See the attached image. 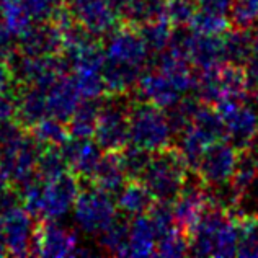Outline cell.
<instances>
[{
	"instance_id": "1",
	"label": "cell",
	"mask_w": 258,
	"mask_h": 258,
	"mask_svg": "<svg viewBox=\"0 0 258 258\" xmlns=\"http://www.w3.org/2000/svg\"><path fill=\"white\" fill-rule=\"evenodd\" d=\"M239 234L240 216L208 206L188 234L189 253L198 256H235Z\"/></svg>"
},
{
	"instance_id": "2",
	"label": "cell",
	"mask_w": 258,
	"mask_h": 258,
	"mask_svg": "<svg viewBox=\"0 0 258 258\" xmlns=\"http://www.w3.org/2000/svg\"><path fill=\"white\" fill-rule=\"evenodd\" d=\"M188 165L176 149L167 147L154 152L151 162L142 173L141 181L154 196V200L172 203L188 180Z\"/></svg>"
},
{
	"instance_id": "3",
	"label": "cell",
	"mask_w": 258,
	"mask_h": 258,
	"mask_svg": "<svg viewBox=\"0 0 258 258\" xmlns=\"http://www.w3.org/2000/svg\"><path fill=\"white\" fill-rule=\"evenodd\" d=\"M173 131L167 113L146 101L129 106V141L149 152L170 147Z\"/></svg>"
},
{
	"instance_id": "4",
	"label": "cell",
	"mask_w": 258,
	"mask_h": 258,
	"mask_svg": "<svg viewBox=\"0 0 258 258\" xmlns=\"http://www.w3.org/2000/svg\"><path fill=\"white\" fill-rule=\"evenodd\" d=\"M116 203L111 193L98 186L80 188V193L74 203L72 213L77 227L85 234L98 235L114 217H116Z\"/></svg>"
},
{
	"instance_id": "5",
	"label": "cell",
	"mask_w": 258,
	"mask_h": 258,
	"mask_svg": "<svg viewBox=\"0 0 258 258\" xmlns=\"http://www.w3.org/2000/svg\"><path fill=\"white\" fill-rule=\"evenodd\" d=\"M43 146L31 134L23 133L7 144L0 146V170L12 185L22 186L23 183L35 178L36 165Z\"/></svg>"
},
{
	"instance_id": "6",
	"label": "cell",
	"mask_w": 258,
	"mask_h": 258,
	"mask_svg": "<svg viewBox=\"0 0 258 258\" xmlns=\"http://www.w3.org/2000/svg\"><path fill=\"white\" fill-rule=\"evenodd\" d=\"M216 110L224 123L226 139L239 151H248L258 139V111L243 100H222Z\"/></svg>"
},
{
	"instance_id": "7",
	"label": "cell",
	"mask_w": 258,
	"mask_h": 258,
	"mask_svg": "<svg viewBox=\"0 0 258 258\" xmlns=\"http://www.w3.org/2000/svg\"><path fill=\"white\" fill-rule=\"evenodd\" d=\"M124 95L111 97L110 101L100 105L97 126L93 138L106 152L121 151L129 141V101H123Z\"/></svg>"
},
{
	"instance_id": "8",
	"label": "cell",
	"mask_w": 258,
	"mask_h": 258,
	"mask_svg": "<svg viewBox=\"0 0 258 258\" xmlns=\"http://www.w3.org/2000/svg\"><path fill=\"white\" fill-rule=\"evenodd\" d=\"M240 159V151L226 139L216 141L209 146L198 162L195 173L208 188H216L230 183Z\"/></svg>"
},
{
	"instance_id": "9",
	"label": "cell",
	"mask_w": 258,
	"mask_h": 258,
	"mask_svg": "<svg viewBox=\"0 0 258 258\" xmlns=\"http://www.w3.org/2000/svg\"><path fill=\"white\" fill-rule=\"evenodd\" d=\"M35 230V217L26 211L22 205H15L0 211V234L4 237L9 255H31Z\"/></svg>"
},
{
	"instance_id": "10",
	"label": "cell",
	"mask_w": 258,
	"mask_h": 258,
	"mask_svg": "<svg viewBox=\"0 0 258 258\" xmlns=\"http://www.w3.org/2000/svg\"><path fill=\"white\" fill-rule=\"evenodd\" d=\"M80 193V180L76 173L66 170L54 178L43 181V208L41 217L59 221L69 214Z\"/></svg>"
},
{
	"instance_id": "11",
	"label": "cell",
	"mask_w": 258,
	"mask_h": 258,
	"mask_svg": "<svg viewBox=\"0 0 258 258\" xmlns=\"http://www.w3.org/2000/svg\"><path fill=\"white\" fill-rule=\"evenodd\" d=\"M149 49L142 39L139 30L133 28V25L114 28L105 44V59L111 62L126 64L144 69L149 59Z\"/></svg>"
},
{
	"instance_id": "12",
	"label": "cell",
	"mask_w": 258,
	"mask_h": 258,
	"mask_svg": "<svg viewBox=\"0 0 258 258\" xmlns=\"http://www.w3.org/2000/svg\"><path fill=\"white\" fill-rule=\"evenodd\" d=\"M67 9L77 25L95 38L110 35L119 22L110 0H69Z\"/></svg>"
},
{
	"instance_id": "13",
	"label": "cell",
	"mask_w": 258,
	"mask_h": 258,
	"mask_svg": "<svg viewBox=\"0 0 258 258\" xmlns=\"http://www.w3.org/2000/svg\"><path fill=\"white\" fill-rule=\"evenodd\" d=\"M79 239L74 230L60 226L57 221L44 219L38 224L33 237L31 255L38 256H71L79 250Z\"/></svg>"
},
{
	"instance_id": "14",
	"label": "cell",
	"mask_w": 258,
	"mask_h": 258,
	"mask_svg": "<svg viewBox=\"0 0 258 258\" xmlns=\"http://www.w3.org/2000/svg\"><path fill=\"white\" fill-rule=\"evenodd\" d=\"M172 203L175 226L185 234H189V230L196 226V222L200 221V217L205 214L209 206L208 188L203 185L200 178L198 181L186 180L181 191Z\"/></svg>"
},
{
	"instance_id": "15",
	"label": "cell",
	"mask_w": 258,
	"mask_h": 258,
	"mask_svg": "<svg viewBox=\"0 0 258 258\" xmlns=\"http://www.w3.org/2000/svg\"><path fill=\"white\" fill-rule=\"evenodd\" d=\"M17 39V51L25 56H56L62 51V33L52 22L33 23Z\"/></svg>"
},
{
	"instance_id": "16",
	"label": "cell",
	"mask_w": 258,
	"mask_h": 258,
	"mask_svg": "<svg viewBox=\"0 0 258 258\" xmlns=\"http://www.w3.org/2000/svg\"><path fill=\"white\" fill-rule=\"evenodd\" d=\"M60 151L66 159L67 168L79 178H90L103 155V149L97 144V141H92V138H71L60 146Z\"/></svg>"
},
{
	"instance_id": "17",
	"label": "cell",
	"mask_w": 258,
	"mask_h": 258,
	"mask_svg": "<svg viewBox=\"0 0 258 258\" xmlns=\"http://www.w3.org/2000/svg\"><path fill=\"white\" fill-rule=\"evenodd\" d=\"M136 87H138V95L142 101L162 108V110H168L183 97V93L173 85L172 80L157 69L141 74Z\"/></svg>"
},
{
	"instance_id": "18",
	"label": "cell",
	"mask_w": 258,
	"mask_h": 258,
	"mask_svg": "<svg viewBox=\"0 0 258 258\" xmlns=\"http://www.w3.org/2000/svg\"><path fill=\"white\" fill-rule=\"evenodd\" d=\"M44 90L49 116L67 123L80 103V95L77 92L74 77L62 74L51 85H47Z\"/></svg>"
},
{
	"instance_id": "19",
	"label": "cell",
	"mask_w": 258,
	"mask_h": 258,
	"mask_svg": "<svg viewBox=\"0 0 258 258\" xmlns=\"http://www.w3.org/2000/svg\"><path fill=\"white\" fill-rule=\"evenodd\" d=\"M46 116H49V113L44 88L36 85H20L15 98V119L25 129H30Z\"/></svg>"
},
{
	"instance_id": "20",
	"label": "cell",
	"mask_w": 258,
	"mask_h": 258,
	"mask_svg": "<svg viewBox=\"0 0 258 258\" xmlns=\"http://www.w3.org/2000/svg\"><path fill=\"white\" fill-rule=\"evenodd\" d=\"M258 47V31L250 30H227L222 35L224 60L227 64L243 66L252 57Z\"/></svg>"
},
{
	"instance_id": "21",
	"label": "cell",
	"mask_w": 258,
	"mask_h": 258,
	"mask_svg": "<svg viewBox=\"0 0 258 258\" xmlns=\"http://www.w3.org/2000/svg\"><path fill=\"white\" fill-rule=\"evenodd\" d=\"M144 69L139 67L126 66V64H118L106 60L101 67V76L105 80V88L106 95L110 97H118V95H126L129 90L138 85V80Z\"/></svg>"
},
{
	"instance_id": "22",
	"label": "cell",
	"mask_w": 258,
	"mask_h": 258,
	"mask_svg": "<svg viewBox=\"0 0 258 258\" xmlns=\"http://www.w3.org/2000/svg\"><path fill=\"white\" fill-rule=\"evenodd\" d=\"M90 180L95 186L105 189L108 193H118L127 181V175L123 165H121L118 152H106L101 155Z\"/></svg>"
},
{
	"instance_id": "23",
	"label": "cell",
	"mask_w": 258,
	"mask_h": 258,
	"mask_svg": "<svg viewBox=\"0 0 258 258\" xmlns=\"http://www.w3.org/2000/svg\"><path fill=\"white\" fill-rule=\"evenodd\" d=\"M155 203L154 196L141 180H129L118 191L116 208L126 216H141L146 214Z\"/></svg>"
},
{
	"instance_id": "24",
	"label": "cell",
	"mask_w": 258,
	"mask_h": 258,
	"mask_svg": "<svg viewBox=\"0 0 258 258\" xmlns=\"http://www.w3.org/2000/svg\"><path fill=\"white\" fill-rule=\"evenodd\" d=\"M157 234L147 214L136 216L129 224V256L155 255Z\"/></svg>"
},
{
	"instance_id": "25",
	"label": "cell",
	"mask_w": 258,
	"mask_h": 258,
	"mask_svg": "<svg viewBox=\"0 0 258 258\" xmlns=\"http://www.w3.org/2000/svg\"><path fill=\"white\" fill-rule=\"evenodd\" d=\"M98 100H84L80 101L76 111L67 121V131L71 138L76 139H90L95 134V126H97L98 111H100Z\"/></svg>"
},
{
	"instance_id": "26",
	"label": "cell",
	"mask_w": 258,
	"mask_h": 258,
	"mask_svg": "<svg viewBox=\"0 0 258 258\" xmlns=\"http://www.w3.org/2000/svg\"><path fill=\"white\" fill-rule=\"evenodd\" d=\"M98 247L108 255L129 256V224L114 217L98 234Z\"/></svg>"
},
{
	"instance_id": "27",
	"label": "cell",
	"mask_w": 258,
	"mask_h": 258,
	"mask_svg": "<svg viewBox=\"0 0 258 258\" xmlns=\"http://www.w3.org/2000/svg\"><path fill=\"white\" fill-rule=\"evenodd\" d=\"M138 30L141 33L142 39H144L149 52L160 54L170 47L175 26L164 17V18L151 20V22L142 23L138 26Z\"/></svg>"
},
{
	"instance_id": "28",
	"label": "cell",
	"mask_w": 258,
	"mask_h": 258,
	"mask_svg": "<svg viewBox=\"0 0 258 258\" xmlns=\"http://www.w3.org/2000/svg\"><path fill=\"white\" fill-rule=\"evenodd\" d=\"M256 183H258V165L255 155H252L248 151H240V159L239 164H237L232 180H230V185L237 191V195L240 196L242 203L255 189Z\"/></svg>"
},
{
	"instance_id": "29",
	"label": "cell",
	"mask_w": 258,
	"mask_h": 258,
	"mask_svg": "<svg viewBox=\"0 0 258 258\" xmlns=\"http://www.w3.org/2000/svg\"><path fill=\"white\" fill-rule=\"evenodd\" d=\"M0 22L13 38L22 36L35 20L20 0H0Z\"/></svg>"
},
{
	"instance_id": "30",
	"label": "cell",
	"mask_w": 258,
	"mask_h": 258,
	"mask_svg": "<svg viewBox=\"0 0 258 258\" xmlns=\"http://www.w3.org/2000/svg\"><path fill=\"white\" fill-rule=\"evenodd\" d=\"M31 129V136L35 138L43 147H49V146H62L64 142L71 138L69 131H67V126L52 116H46L43 118L39 123H36Z\"/></svg>"
},
{
	"instance_id": "31",
	"label": "cell",
	"mask_w": 258,
	"mask_h": 258,
	"mask_svg": "<svg viewBox=\"0 0 258 258\" xmlns=\"http://www.w3.org/2000/svg\"><path fill=\"white\" fill-rule=\"evenodd\" d=\"M201 101L196 97L189 98H180L173 106L168 108L167 118L173 134H180L193 123V119L196 116V113L201 108Z\"/></svg>"
},
{
	"instance_id": "32",
	"label": "cell",
	"mask_w": 258,
	"mask_h": 258,
	"mask_svg": "<svg viewBox=\"0 0 258 258\" xmlns=\"http://www.w3.org/2000/svg\"><path fill=\"white\" fill-rule=\"evenodd\" d=\"M121 165H123L124 172L127 175L129 180H139L142 173L146 172V168L149 165L152 157V152L146 151L139 146H124L121 151H118Z\"/></svg>"
},
{
	"instance_id": "33",
	"label": "cell",
	"mask_w": 258,
	"mask_h": 258,
	"mask_svg": "<svg viewBox=\"0 0 258 258\" xmlns=\"http://www.w3.org/2000/svg\"><path fill=\"white\" fill-rule=\"evenodd\" d=\"M77 92L80 98L84 100H100L103 95H106L105 80L101 76V71L95 69H77L74 76Z\"/></svg>"
},
{
	"instance_id": "34",
	"label": "cell",
	"mask_w": 258,
	"mask_h": 258,
	"mask_svg": "<svg viewBox=\"0 0 258 258\" xmlns=\"http://www.w3.org/2000/svg\"><path fill=\"white\" fill-rule=\"evenodd\" d=\"M186 26L189 31L198 33V35L219 36L229 30L230 22L227 17L214 15V13L198 10V12H195V15L191 17V20H189Z\"/></svg>"
},
{
	"instance_id": "35",
	"label": "cell",
	"mask_w": 258,
	"mask_h": 258,
	"mask_svg": "<svg viewBox=\"0 0 258 258\" xmlns=\"http://www.w3.org/2000/svg\"><path fill=\"white\" fill-rule=\"evenodd\" d=\"M66 170H67V164L62 155V151H60V146L43 147V151L39 154V159H38V165H36L38 178H41L44 181V180L54 178V176L60 175Z\"/></svg>"
},
{
	"instance_id": "36",
	"label": "cell",
	"mask_w": 258,
	"mask_h": 258,
	"mask_svg": "<svg viewBox=\"0 0 258 258\" xmlns=\"http://www.w3.org/2000/svg\"><path fill=\"white\" fill-rule=\"evenodd\" d=\"M189 253V239L188 234L178 227H172L164 235L157 239L155 245V255L160 256H183Z\"/></svg>"
},
{
	"instance_id": "37",
	"label": "cell",
	"mask_w": 258,
	"mask_h": 258,
	"mask_svg": "<svg viewBox=\"0 0 258 258\" xmlns=\"http://www.w3.org/2000/svg\"><path fill=\"white\" fill-rule=\"evenodd\" d=\"M237 255L248 258L258 256V217L240 216V234Z\"/></svg>"
},
{
	"instance_id": "38",
	"label": "cell",
	"mask_w": 258,
	"mask_h": 258,
	"mask_svg": "<svg viewBox=\"0 0 258 258\" xmlns=\"http://www.w3.org/2000/svg\"><path fill=\"white\" fill-rule=\"evenodd\" d=\"M229 22L234 25V28H253L258 23V0H232Z\"/></svg>"
},
{
	"instance_id": "39",
	"label": "cell",
	"mask_w": 258,
	"mask_h": 258,
	"mask_svg": "<svg viewBox=\"0 0 258 258\" xmlns=\"http://www.w3.org/2000/svg\"><path fill=\"white\" fill-rule=\"evenodd\" d=\"M196 10V0H165V18L173 26L188 25Z\"/></svg>"
},
{
	"instance_id": "40",
	"label": "cell",
	"mask_w": 258,
	"mask_h": 258,
	"mask_svg": "<svg viewBox=\"0 0 258 258\" xmlns=\"http://www.w3.org/2000/svg\"><path fill=\"white\" fill-rule=\"evenodd\" d=\"M151 219L152 226L155 229V234H157V239L160 235H164L167 230H170L175 227V219H173V211L170 203L165 201H159L154 203L152 208L146 213Z\"/></svg>"
},
{
	"instance_id": "41",
	"label": "cell",
	"mask_w": 258,
	"mask_h": 258,
	"mask_svg": "<svg viewBox=\"0 0 258 258\" xmlns=\"http://www.w3.org/2000/svg\"><path fill=\"white\" fill-rule=\"evenodd\" d=\"M26 12L30 13L35 22H52L56 13L62 9L60 0H20Z\"/></svg>"
},
{
	"instance_id": "42",
	"label": "cell",
	"mask_w": 258,
	"mask_h": 258,
	"mask_svg": "<svg viewBox=\"0 0 258 258\" xmlns=\"http://www.w3.org/2000/svg\"><path fill=\"white\" fill-rule=\"evenodd\" d=\"M243 67V74H245V87H247V95L252 97H258V47L252 54Z\"/></svg>"
},
{
	"instance_id": "43",
	"label": "cell",
	"mask_w": 258,
	"mask_h": 258,
	"mask_svg": "<svg viewBox=\"0 0 258 258\" xmlns=\"http://www.w3.org/2000/svg\"><path fill=\"white\" fill-rule=\"evenodd\" d=\"M230 5H232V0H196L198 10L222 17H229Z\"/></svg>"
},
{
	"instance_id": "44",
	"label": "cell",
	"mask_w": 258,
	"mask_h": 258,
	"mask_svg": "<svg viewBox=\"0 0 258 258\" xmlns=\"http://www.w3.org/2000/svg\"><path fill=\"white\" fill-rule=\"evenodd\" d=\"M7 255V247H5V242H4V237L0 234V256Z\"/></svg>"
},
{
	"instance_id": "45",
	"label": "cell",
	"mask_w": 258,
	"mask_h": 258,
	"mask_svg": "<svg viewBox=\"0 0 258 258\" xmlns=\"http://www.w3.org/2000/svg\"><path fill=\"white\" fill-rule=\"evenodd\" d=\"M255 160H256V165H258V149H256V154H255Z\"/></svg>"
}]
</instances>
